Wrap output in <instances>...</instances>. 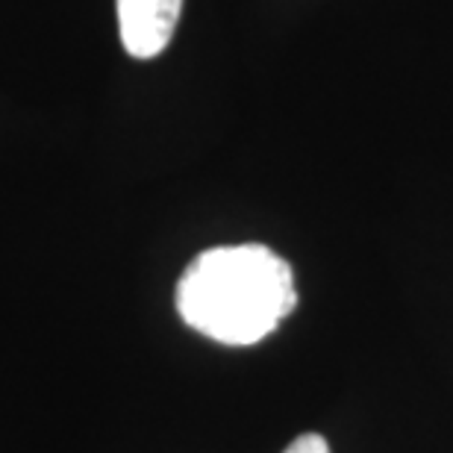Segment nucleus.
Wrapping results in <instances>:
<instances>
[{
    "label": "nucleus",
    "mask_w": 453,
    "mask_h": 453,
    "mask_svg": "<svg viewBox=\"0 0 453 453\" xmlns=\"http://www.w3.org/2000/svg\"><path fill=\"white\" fill-rule=\"evenodd\" d=\"M295 306L292 265L265 244H226L197 253L177 283L180 319L230 348L271 336Z\"/></svg>",
    "instance_id": "1"
},
{
    "label": "nucleus",
    "mask_w": 453,
    "mask_h": 453,
    "mask_svg": "<svg viewBox=\"0 0 453 453\" xmlns=\"http://www.w3.org/2000/svg\"><path fill=\"white\" fill-rule=\"evenodd\" d=\"M121 44L133 59H153L174 39L183 0H115Z\"/></svg>",
    "instance_id": "2"
},
{
    "label": "nucleus",
    "mask_w": 453,
    "mask_h": 453,
    "mask_svg": "<svg viewBox=\"0 0 453 453\" xmlns=\"http://www.w3.org/2000/svg\"><path fill=\"white\" fill-rule=\"evenodd\" d=\"M283 453H333V450L321 433H303V436H297Z\"/></svg>",
    "instance_id": "3"
}]
</instances>
